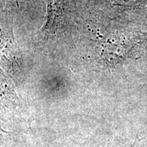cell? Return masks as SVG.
I'll return each mask as SVG.
<instances>
[{
  "label": "cell",
  "instance_id": "cell-1",
  "mask_svg": "<svg viewBox=\"0 0 147 147\" xmlns=\"http://www.w3.org/2000/svg\"><path fill=\"white\" fill-rule=\"evenodd\" d=\"M47 18L42 30L55 31L57 28L60 16L62 14L63 0H47Z\"/></svg>",
  "mask_w": 147,
  "mask_h": 147
},
{
  "label": "cell",
  "instance_id": "cell-2",
  "mask_svg": "<svg viewBox=\"0 0 147 147\" xmlns=\"http://www.w3.org/2000/svg\"><path fill=\"white\" fill-rule=\"evenodd\" d=\"M9 134L0 127V147H5L8 144Z\"/></svg>",
  "mask_w": 147,
  "mask_h": 147
}]
</instances>
